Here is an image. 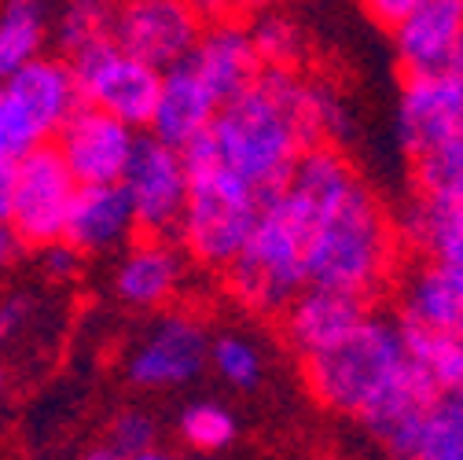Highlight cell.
<instances>
[{"label": "cell", "instance_id": "cell-21", "mask_svg": "<svg viewBox=\"0 0 463 460\" xmlns=\"http://www.w3.org/2000/svg\"><path fill=\"white\" fill-rule=\"evenodd\" d=\"M383 449L390 460H463V394L438 390L420 420Z\"/></svg>", "mask_w": 463, "mask_h": 460}, {"label": "cell", "instance_id": "cell-31", "mask_svg": "<svg viewBox=\"0 0 463 460\" xmlns=\"http://www.w3.org/2000/svg\"><path fill=\"white\" fill-rule=\"evenodd\" d=\"M107 446L133 460V456L158 446V420L144 409H122L107 427Z\"/></svg>", "mask_w": 463, "mask_h": 460}, {"label": "cell", "instance_id": "cell-4", "mask_svg": "<svg viewBox=\"0 0 463 460\" xmlns=\"http://www.w3.org/2000/svg\"><path fill=\"white\" fill-rule=\"evenodd\" d=\"M309 228L313 210L295 188L269 192L250 240L224 269L232 295L258 313H283L309 287Z\"/></svg>", "mask_w": 463, "mask_h": 460}, {"label": "cell", "instance_id": "cell-18", "mask_svg": "<svg viewBox=\"0 0 463 460\" xmlns=\"http://www.w3.org/2000/svg\"><path fill=\"white\" fill-rule=\"evenodd\" d=\"M188 63L210 81V89L221 96V103L243 96L265 71L250 30H243L236 23L206 26L199 44H195V52L188 55Z\"/></svg>", "mask_w": 463, "mask_h": 460}, {"label": "cell", "instance_id": "cell-16", "mask_svg": "<svg viewBox=\"0 0 463 460\" xmlns=\"http://www.w3.org/2000/svg\"><path fill=\"white\" fill-rule=\"evenodd\" d=\"M137 210L122 181L114 185H81L71 221L67 240L89 258V254H114L133 244L137 233Z\"/></svg>", "mask_w": 463, "mask_h": 460}, {"label": "cell", "instance_id": "cell-3", "mask_svg": "<svg viewBox=\"0 0 463 460\" xmlns=\"http://www.w3.org/2000/svg\"><path fill=\"white\" fill-rule=\"evenodd\" d=\"M206 140L217 162L258 192L283 188L302 151L324 140L313 110V81L295 67H265L243 96L221 107Z\"/></svg>", "mask_w": 463, "mask_h": 460}, {"label": "cell", "instance_id": "cell-19", "mask_svg": "<svg viewBox=\"0 0 463 460\" xmlns=\"http://www.w3.org/2000/svg\"><path fill=\"white\" fill-rule=\"evenodd\" d=\"M184 280V254L165 236H144L129 244L114 269V295L133 310H155L173 299Z\"/></svg>", "mask_w": 463, "mask_h": 460}, {"label": "cell", "instance_id": "cell-37", "mask_svg": "<svg viewBox=\"0 0 463 460\" xmlns=\"http://www.w3.org/2000/svg\"><path fill=\"white\" fill-rule=\"evenodd\" d=\"M192 5L199 8V15H210V19H217V15H224L236 0H192Z\"/></svg>", "mask_w": 463, "mask_h": 460}, {"label": "cell", "instance_id": "cell-28", "mask_svg": "<svg viewBox=\"0 0 463 460\" xmlns=\"http://www.w3.org/2000/svg\"><path fill=\"white\" fill-rule=\"evenodd\" d=\"M177 431L195 453L210 456V453H221L236 442L240 424L224 406H217V401H192L177 417Z\"/></svg>", "mask_w": 463, "mask_h": 460}, {"label": "cell", "instance_id": "cell-13", "mask_svg": "<svg viewBox=\"0 0 463 460\" xmlns=\"http://www.w3.org/2000/svg\"><path fill=\"white\" fill-rule=\"evenodd\" d=\"M368 299L354 292H338V287L309 283L306 292L283 310V335L287 342L306 358H317L345 335H354L368 321Z\"/></svg>", "mask_w": 463, "mask_h": 460}, {"label": "cell", "instance_id": "cell-2", "mask_svg": "<svg viewBox=\"0 0 463 460\" xmlns=\"http://www.w3.org/2000/svg\"><path fill=\"white\" fill-rule=\"evenodd\" d=\"M306 383L324 409L357 417L379 446L416 424L438 394L409 350L401 317L383 313H368V321L338 347L306 358Z\"/></svg>", "mask_w": 463, "mask_h": 460}, {"label": "cell", "instance_id": "cell-38", "mask_svg": "<svg viewBox=\"0 0 463 460\" xmlns=\"http://www.w3.org/2000/svg\"><path fill=\"white\" fill-rule=\"evenodd\" d=\"M81 460H129V456H122V453H114L110 446H99V449H92V453H85Z\"/></svg>", "mask_w": 463, "mask_h": 460}, {"label": "cell", "instance_id": "cell-42", "mask_svg": "<svg viewBox=\"0 0 463 460\" xmlns=\"http://www.w3.org/2000/svg\"><path fill=\"white\" fill-rule=\"evenodd\" d=\"M199 460H213V456H199Z\"/></svg>", "mask_w": 463, "mask_h": 460}, {"label": "cell", "instance_id": "cell-12", "mask_svg": "<svg viewBox=\"0 0 463 460\" xmlns=\"http://www.w3.org/2000/svg\"><path fill=\"white\" fill-rule=\"evenodd\" d=\"M203 37V15L192 0H140V5H122L118 15V41L126 52L140 55L144 63L158 71H173L195 52Z\"/></svg>", "mask_w": 463, "mask_h": 460}, {"label": "cell", "instance_id": "cell-23", "mask_svg": "<svg viewBox=\"0 0 463 460\" xmlns=\"http://www.w3.org/2000/svg\"><path fill=\"white\" fill-rule=\"evenodd\" d=\"M52 37L48 0H0V81L19 74Z\"/></svg>", "mask_w": 463, "mask_h": 460}, {"label": "cell", "instance_id": "cell-9", "mask_svg": "<svg viewBox=\"0 0 463 460\" xmlns=\"http://www.w3.org/2000/svg\"><path fill=\"white\" fill-rule=\"evenodd\" d=\"M210 331L184 313L155 321L129 350L126 376L140 390H173L195 383L210 365Z\"/></svg>", "mask_w": 463, "mask_h": 460}, {"label": "cell", "instance_id": "cell-34", "mask_svg": "<svg viewBox=\"0 0 463 460\" xmlns=\"http://www.w3.org/2000/svg\"><path fill=\"white\" fill-rule=\"evenodd\" d=\"M364 5V12L379 23V26H386V30H397L404 19H409L423 0H361Z\"/></svg>", "mask_w": 463, "mask_h": 460}, {"label": "cell", "instance_id": "cell-25", "mask_svg": "<svg viewBox=\"0 0 463 460\" xmlns=\"http://www.w3.org/2000/svg\"><path fill=\"white\" fill-rule=\"evenodd\" d=\"M401 324H404V335H409V350H412L416 365L427 372V379L438 390L463 394V339L459 335H441V331H430V328H420V324H409L404 317H401Z\"/></svg>", "mask_w": 463, "mask_h": 460}, {"label": "cell", "instance_id": "cell-24", "mask_svg": "<svg viewBox=\"0 0 463 460\" xmlns=\"http://www.w3.org/2000/svg\"><path fill=\"white\" fill-rule=\"evenodd\" d=\"M118 15H122V0H63L52 23L55 44L63 48L67 60H74L78 52L99 41H114Z\"/></svg>", "mask_w": 463, "mask_h": 460}, {"label": "cell", "instance_id": "cell-14", "mask_svg": "<svg viewBox=\"0 0 463 460\" xmlns=\"http://www.w3.org/2000/svg\"><path fill=\"white\" fill-rule=\"evenodd\" d=\"M221 107L224 103L210 89V81L184 60V63H177L173 71H165L147 133L184 151L188 144H195L199 137L210 133V126H213V119L221 114Z\"/></svg>", "mask_w": 463, "mask_h": 460}, {"label": "cell", "instance_id": "cell-30", "mask_svg": "<svg viewBox=\"0 0 463 460\" xmlns=\"http://www.w3.org/2000/svg\"><path fill=\"white\" fill-rule=\"evenodd\" d=\"M44 140L48 137L37 129V122L26 114V107L12 96L8 81H0V155L23 158L26 151H33Z\"/></svg>", "mask_w": 463, "mask_h": 460}, {"label": "cell", "instance_id": "cell-26", "mask_svg": "<svg viewBox=\"0 0 463 460\" xmlns=\"http://www.w3.org/2000/svg\"><path fill=\"white\" fill-rule=\"evenodd\" d=\"M412 162H416V188H420V196L463 199V133L427 148Z\"/></svg>", "mask_w": 463, "mask_h": 460}, {"label": "cell", "instance_id": "cell-8", "mask_svg": "<svg viewBox=\"0 0 463 460\" xmlns=\"http://www.w3.org/2000/svg\"><path fill=\"white\" fill-rule=\"evenodd\" d=\"M137 225L144 236H173L181 228L188 188H192V169L181 148H173L158 137H140V148L122 177Z\"/></svg>", "mask_w": 463, "mask_h": 460}, {"label": "cell", "instance_id": "cell-5", "mask_svg": "<svg viewBox=\"0 0 463 460\" xmlns=\"http://www.w3.org/2000/svg\"><path fill=\"white\" fill-rule=\"evenodd\" d=\"M184 158L192 169V188H188L177 240L184 254L195 258L199 265L228 269L254 233L265 192H258L240 174H232L224 162H217L206 137L188 144Z\"/></svg>", "mask_w": 463, "mask_h": 460}, {"label": "cell", "instance_id": "cell-15", "mask_svg": "<svg viewBox=\"0 0 463 460\" xmlns=\"http://www.w3.org/2000/svg\"><path fill=\"white\" fill-rule=\"evenodd\" d=\"M459 44H463V0H423L393 30V55L404 78L445 71Z\"/></svg>", "mask_w": 463, "mask_h": 460}, {"label": "cell", "instance_id": "cell-22", "mask_svg": "<svg viewBox=\"0 0 463 460\" xmlns=\"http://www.w3.org/2000/svg\"><path fill=\"white\" fill-rule=\"evenodd\" d=\"M397 233L427 258L463 269V199H430L416 192L401 214Z\"/></svg>", "mask_w": 463, "mask_h": 460}, {"label": "cell", "instance_id": "cell-36", "mask_svg": "<svg viewBox=\"0 0 463 460\" xmlns=\"http://www.w3.org/2000/svg\"><path fill=\"white\" fill-rule=\"evenodd\" d=\"M23 251V240H19V233L8 225V221H0V269H8L12 262H15V254Z\"/></svg>", "mask_w": 463, "mask_h": 460}, {"label": "cell", "instance_id": "cell-11", "mask_svg": "<svg viewBox=\"0 0 463 460\" xmlns=\"http://www.w3.org/2000/svg\"><path fill=\"white\" fill-rule=\"evenodd\" d=\"M463 133V44L434 74L404 78L397 96V140L412 158Z\"/></svg>", "mask_w": 463, "mask_h": 460}, {"label": "cell", "instance_id": "cell-7", "mask_svg": "<svg viewBox=\"0 0 463 460\" xmlns=\"http://www.w3.org/2000/svg\"><path fill=\"white\" fill-rule=\"evenodd\" d=\"M71 63L78 71L85 103H96L110 114H118V119H126L137 129L151 126L165 71L144 63L140 55L126 52L118 41H99L78 52Z\"/></svg>", "mask_w": 463, "mask_h": 460}, {"label": "cell", "instance_id": "cell-20", "mask_svg": "<svg viewBox=\"0 0 463 460\" xmlns=\"http://www.w3.org/2000/svg\"><path fill=\"white\" fill-rule=\"evenodd\" d=\"M401 317L409 324L463 339V269L427 258L404 280Z\"/></svg>", "mask_w": 463, "mask_h": 460}, {"label": "cell", "instance_id": "cell-10", "mask_svg": "<svg viewBox=\"0 0 463 460\" xmlns=\"http://www.w3.org/2000/svg\"><path fill=\"white\" fill-rule=\"evenodd\" d=\"M81 185H114L140 148V129L96 103H81L52 140Z\"/></svg>", "mask_w": 463, "mask_h": 460}, {"label": "cell", "instance_id": "cell-39", "mask_svg": "<svg viewBox=\"0 0 463 460\" xmlns=\"http://www.w3.org/2000/svg\"><path fill=\"white\" fill-rule=\"evenodd\" d=\"M133 460H177V456H173V453H165V449H147V453H140V456H133Z\"/></svg>", "mask_w": 463, "mask_h": 460}, {"label": "cell", "instance_id": "cell-6", "mask_svg": "<svg viewBox=\"0 0 463 460\" xmlns=\"http://www.w3.org/2000/svg\"><path fill=\"white\" fill-rule=\"evenodd\" d=\"M81 181L55 144H37L15 162V199L8 225L19 233L23 247H48L67 240V221L74 210Z\"/></svg>", "mask_w": 463, "mask_h": 460}, {"label": "cell", "instance_id": "cell-29", "mask_svg": "<svg viewBox=\"0 0 463 460\" xmlns=\"http://www.w3.org/2000/svg\"><path fill=\"white\" fill-rule=\"evenodd\" d=\"M250 37H254V48H258L265 67H298L306 41H302V30L291 15L261 12L250 26Z\"/></svg>", "mask_w": 463, "mask_h": 460}, {"label": "cell", "instance_id": "cell-40", "mask_svg": "<svg viewBox=\"0 0 463 460\" xmlns=\"http://www.w3.org/2000/svg\"><path fill=\"white\" fill-rule=\"evenodd\" d=\"M5 390H8V372H5V365H0V401H5Z\"/></svg>", "mask_w": 463, "mask_h": 460}, {"label": "cell", "instance_id": "cell-41", "mask_svg": "<svg viewBox=\"0 0 463 460\" xmlns=\"http://www.w3.org/2000/svg\"><path fill=\"white\" fill-rule=\"evenodd\" d=\"M122 5H140V0H122Z\"/></svg>", "mask_w": 463, "mask_h": 460}, {"label": "cell", "instance_id": "cell-17", "mask_svg": "<svg viewBox=\"0 0 463 460\" xmlns=\"http://www.w3.org/2000/svg\"><path fill=\"white\" fill-rule=\"evenodd\" d=\"M8 89L26 107V114L44 137L60 133L63 122L85 103L78 71L67 55H37L33 63H26L19 74L8 78Z\"/></svg>", "mask_w": 463, "mask_h": 460}, {"label": "cell", "instance_id": "cell-1", "mask_svg": "<svg viewBox=\"0 0 463 460\" xmlns=\"http://www.w3.org/2000/svg\"><path fill=\"white\" fill-rule=\"evenodd\" d=\"M287 188H295L313 210L309 283L372 299L390 276L397 251V233L375 192L327 140L302 151Z\"/></svg>", "mask_w": 463, "mask_h": 460}, {"label": "cell", "instance_id": "cell-27", "mask_svg": "<svg viewBox=\"0 0 463 460\" xmlns=\"http://www.w3.org/2000/svg\"><path fill=\"white\" fill-rule=\"evenodd\" d=\"M210 369L236 390H254L265 379V358L258 342L240 331H224L210 342Z\"/></svg>", "mask_w": 463, "mask_h": 460}, {"label": "cell", "instance_id": "cell-32", "mask_svg": "<svg viewBox=\"0 0 463 460\" xmlns=\"http://www.w3.org/2000/svg\"><path fill=\"white\" fill-rule=\"evenodd\" d=\"M33 321V299L30 295H8L0 302V350L12 347L15 339H23L30 331Z\"/></svg>", "mask_w": 463, "mask_h": 460}, {"label": "cell", "instance_id": "cell-33", "mask_svg": "<svg viewBox=\"0 0 463 460\" xmlns=\"http://www.w3.org/2000/svg\"><path fill=\"white\" fill-rule=\"evenodd\" d=\"M81 258H85V254H81L71 240H55V244L41 247V269H44V276H52V280H74L78 269H81Z\"/></svg>", "mask_w": 463, "mask_h": 460}, {"label": "cell", "instance_id": "cell-35", "mask_svg": "<svg viewBox=\"0 0 463 460\" xmlns=\"http://www.w3.org/2000/svg\"><path fill=\"white\" fill-rule=\"evenodd\" d=\"M15 162H19V158L0 155V221H8V217H12V199H15Z\"/></svg>", "mask_w": 463, "mask_h": 460}]
</instances>
